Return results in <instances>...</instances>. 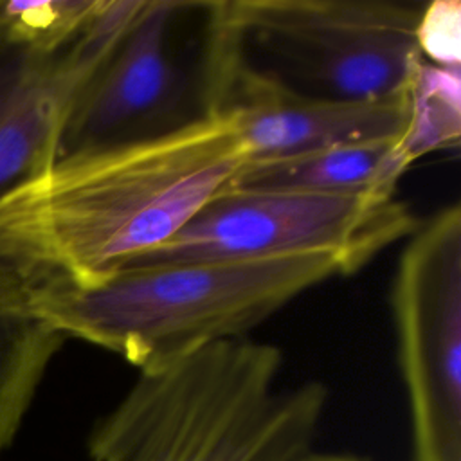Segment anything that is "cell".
<instances>
[{
  "label": "cell",
  "mask_w": 461,
  "mask_h": 461,
  "mask_svg": "<svg viewBox=\"0 0 461 461\" xmlns=\"http://www.w3.org/2000/svg\"><path fill=\"white\" fill-rule=\"evenodd\" d=\"M249 162L229 110L56 158L0 198V268L92 286L171 240Z\"/></svg>",
  "instance_id": "6da1fadb"
},
{
  "label": "cell",
  "mask_w": 461,
  "mask_h": 461,
  "mask_svg": "<svg viewBox=\"0 0 461 461\" xmlns=\"http://www.w3.org/2000/svg\"><path fill=\"white\" fill-rule=\"evenodd\" d=\"M277 346L220 340L137 380L88 436L92 461H295L328 403L317 380L279 384Z\"/></svg>",
  "instance_id": "7a4b0ae2"
},
{
  "label": "cell",
  "mask_w": 461,
  "mask_h": 461,
  "mask_svg": "<svg viewBox=\"0 0 461 461\" xmlns=\"http://www.w3.org/2000/svg\"><path fill=\"white\" fill-rule=\"evenodd\" d=\"M333 276L330 254L171 261L121 268L92 286H25L29 306L65 339L108 349L139 371L240 339Z\"/></svg>",
  "instance_id": "3957f363"
},
{
  "label": "cell",
  "mask_w": 461,
  "mask_h": 461,
  "mask_svg": "<svg viewBox=\"0 0 461 461\" xmlns=\"http://www.w3.org/2000/svg\"><path fill=\"white\" fill-rule=\"evenodd\" d=\"M418 225L420 220L396 193L229 185L171 240L128 267L322 252L333 256L348 276L389 245L409 238Z\"/></svg>",
  "instance_id": "277c9868"
},
{
  "label": "cell",
  "mask_w": 461,
  "mask_h": 461,
  "mask_svg": "<svg viewBox=\"0 0 461 461\" xmlns=\"http://www.w3.org/2000/svg\"><path fill=\"white\" fill-rule=\"evenodd\" d=\"M211 7V22L261 41L330 97L403 95L420 67V11L378 0H238Z\"/></svg>",
  "instance_id": "5b68a950"
},
{
  "label": "cell",
  "mask_w": 461,
  "mask_h": 461,
  "mask_svg": "<svg viewBox=\"0 0 461 461\" xmlns=\"http://www.w3.org/2000/svg\"><path fill=\"white\" fill-rule=\"evenodd\" d=\"M412 461H461V205L412 230L393 279Z\"/></svg>",
  "instance_id": "8992f818"
},
{
  "label": "cell",
  "mask_w": 461,
  "mask_h": 461,
  "mask_svg": "<svg viewBox=\"0 0 461 461\" xmlns=\"http://www.w3.org/2000/svg\"><path fill=\"white\" fill-rule=\"evenodd\" d=\"M211 31L205 110L223 108L232 113L249 162L403 137L411 110L409 92L373 101L299 94L250 68L232 31L214 23Z\"/></svg>",
  "instance_id": "52a82bcc"
},
{
  "label": "cell",
  "mask_w": 461,
  "mask_h": 461,
  "mask_svg": "<svg viewBox=\"0 0 461 461\" xmlns=\"http://www.w3.org/2000/svg\"><path fill=\"white\" fill-rule=\"evenodd\" d=\"M131 18L130 4L103 0L81 34L58 50L36 47L0 22V198L56 160L76 95Z\"/></svg>",
  "instance_id": "ba28073f"
},
{
  "label": "cell",
  "mask_w": 461,
  "mask_h": 461,
  "mask_svg": "<svg viewBox=\"0 0 461 461\" xmlns=\"http://www.w3.org/2000/svg\"><path fill=\"white\" fill-rule=\"evenodd\" d=\"M176 2H142L133 22L88 77L65 119L58 157L146 137L178 95L169 56Z\"/></svg>",
  "instance_id": "9c48e42d"
},
{
  "label": "cell",
  "mask_w": 461,
  "mask_h": 461,
  "mask_svg": "<svg viewBox=\"0 0 461 461\" xmlns=\"http://www.w3.org/2000/svg\"><path fill=\"white\" fill-rule=\"evenodd\" d=\"M409 166L411 162L400 149V139H384L326 148L277 160L249 162L230 185L394 194Z\"/></svg>",
  "instance_id": "30bf717a"
},
{
  "label": "cell",
  "mask_w": 461,
  "mask_h": 461,
  "mask_svg": "<svg viewBox=\"0 0 461 461\" xmlns=\"http://www.w3.org/2000/svg\"><path fill=\"white\" fill-rule=\"evenodd\" d=\"M63 340L32 312L25 285L0 268V454L13 443Z\"/></svg>",
  "instance_id": "8fae6325"
},
{
  "label": "cell",
  "mask_w": 461,
  "mask_h": 461,
  "mask_svg": "<svg viewBox=\"0 0 461 461\" xmlns=\"http://www.w3.org/2000/svg\"><path fill=\"white\" fill-rule=\"evenodd\" d=\"M409 124L400 149L412 164L418 157L459 142V70L420 63L409 90Z\"/></svg>",
  "instance_id": "7c38bea8"
},
{
  "label": "cell",
  "mask_w": 461,
  "mask_h": 461,
  "mask_svg": "<svg viewBox=\"0 0 461 461\" xmlns=\"http://www.w3.org/2000/svg\"><path fill=\"white\" fill-rule=\"evenodd\" d=\"M416 41L421 59L450 70L461 63V2L436 0L420 11Z\"/></svg>",
  "instance_id": "4fadbf2b"
},
{
  "label": "cell",
  "mask_w": 461,
  "mask_h": 461,
  "mask_svg": "<svg viewBox=\"0 0 461 461\" xmlns=\"http://www.w3.org/2000/svg\"><path fill=\"white\" fill-rule=\"evenodd\" d=\"M295 461H366L353 454H335V452H317L310 450L304 456L297 457Z\"/></svg>",
  "instance_id": "5bb4252c"
}]
</instances>
